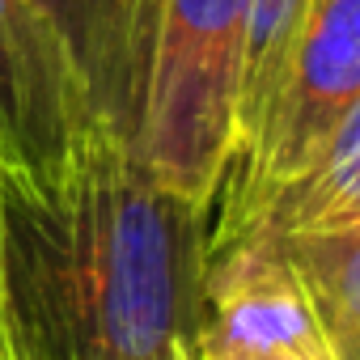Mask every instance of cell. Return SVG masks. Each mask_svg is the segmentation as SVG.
<instances>
[{
	"mask_svg": "<svg viewBox=\"0 0 360 360\" xmlns=\"http://www.w3.org/2000/svg\"><path fill=\"white\" fill-rule=\"evenodd\" d=\"M301 13H305V0H250L246 43H242V77H238V148L263 123V110L284 72Z\"/></svg>",
	"mask_w": 360,
	"mask_h": 360,
	"instance_id": "obj_8",
	"label": "cell"
},
{
	"mask_svg": "<svg viewBox=\"0 0 360 360\" xmlns=\"http://www.w3.org/2000/svg\"><path fill=\"white\" fill-rule=\"evenodd\" d=\"M238 242V238H233ZM271 242L322 335L326 360H360V225L301 229Z\"/></svg>",
	"mask_w": 360,
	"mask_h": 360,
	"instance_id": "obj_7",
	"label": "cell"
},
{
	"mask_svg": "<svg viewBox=\"0 0 360 360\" xmlns=\"http://www.w3.org/2000/svg\"><path fill=\"white\" fill-rule=\"evenodd\" d=\"M191 360H326L314 314L271 242L208 246Z\"/></svg>",
	"mask_w": 360,
	"mask_h": 360,
	"instance_id": "obj_4",
	"label": "cell"
},
{
	"mask_svg": "<svg viewBox=\"0 0 360 360\" xmlns=\"http://www.w3.org/2000/svg\"><path fill=\"white\" fill-rule=\"evenodd\" d=\"M0 360H18V347H13V335H9L5 314H0Z\"/></svg>",
	"mask_w": 360,
	"mask_h": 360,
	"instance_id": "obj_9",
	"label": "cell"
},
{
	"mask_svg": "<svg viewBox=\"0 0 360 360\" xmlns=\"http://www.w3.org/2000/svg\"><path fill=\"white\" fill-rule=\"evenodd\" d=\"M212 208L94 127L47 174L0 169V314L18 360H191Z\"/></svg>",
	"mask_w": 360,
	"mask_h": 360,
	"instance_id": "obj_1",
	"label": "cell"
},
{
	"mask_svg": "<svg viewBox=\"0 0 360 360\" xmlns=\"http://www.w3.org/2000/svg\"><path fill=\"white\" fill-rule=\"evenodd\" d=\"M60 43L98 127L127 144L144 0H30Z\"/></svg>",
	"mask_w": 360,
	"mask_h": 360,
	"instance_id": "obj_6",
	"label": "cell"
},
{
	"mask_svg": "<svg viewBox=\"0 0 360 360\" xmlns=\"http://www.w3.org/2000/svg\"><path fill=\"white\" fill-rule=\"evenodd\" d=\"M360 106V0H305L284 72L255 136L233 153L217 191L221 221L297 183Z\"/></svg>",
	"mask_w": 360,
	"mask_h": 360,
	"instance_id": "obj_3",
	"label": "cell"
},
{
	"mask_svg": "<svg viewBox=\"0 0 360 360\" xmlns=\"http://www.w3.org/2000/svg\"><path fill=\"white\" fill-rule=\"evenodd\" d=\"M94 127L85 94L34 5L0 0V169L47 174Z\"/></svg>",
	"mask_w": 360,
	"mask_h": 360,
	"instance_id": "obj_5",
	"label": "cell"
},
{
	"mask_svg": "<svg viewBox=\"0 0 360 360\" xmlns=\"http://www.w3.org/2000/svg\"><path fill=\"white\" fill-rule=\"evenodd\" d=\"M250 0H144L127 148L165 187L217 204L238 148Z\"/></svg>",
	"mask_w": 360,
	"mask_h": 360,
	"instance_id": "obj_2",
	"label": "cell"
}]
</instances>
